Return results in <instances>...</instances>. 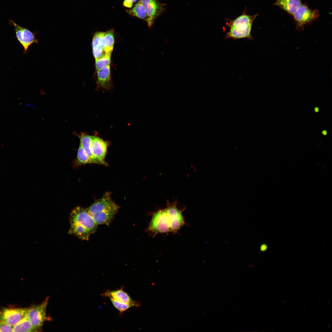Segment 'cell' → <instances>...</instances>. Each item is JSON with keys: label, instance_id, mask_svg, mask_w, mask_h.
<instances>
[{"label": "cell", "instance_id": "obj_1", "mask_svg": "<svg viewBox=\"0 0 332 332\" xmlns=\"http://www.w3.org/2000/svg\"><path fill=\"white\" fill-rule=\"evenodd\" d=\"M69 221L70 228L68 233L82 240H88L90 235L96 231L98 225L87 209L80 206L72 211Z\"/></svg>", "mask_w": 332, "mask_h": 332}, {"label": "cell", "instance_id": "obj_2", "mask_svg": "<svg viewBox=\"0 0 332 332\" xmlns=\"http://www.w3.org/2000/svg\"><path fill=\"white\" fill-rule=\"evenodd\" d=\"M110 193H105L86 209L97 224L109 226L119 207L111 199Z\"/></svg>", "mask_w": 332, "mask_h": 332}, {"label": "cell", "instance_id": "obj_3", "mask_svg": "<svg viewBox=\"0 0 332 332\" xmlns=\"http://www.w3.org/2000/svg\"><path fill=\"white\" fill-rule=\"evenodd\" d=\"M259 14L250 15L246 12L245 7L242 14L234 20H227L226 25L229 28L225 39L235 40L247 38L253 40L251 31L254 21Z\"/></svg>", "mask_w": 332, "mask_h": 332}, {"label": "cell", "instance_id": "obj_4", "mask_svg": "<svg viewBox=\"0 0 332 332\" xmlns=\"http://www.w3.org/2000/svg\"><path fill=\"white\" fill-rule=\"evenodd\" d=\"M171 225L170 217L165 208L160 209L153 213L148 230L154 236L171 232Z\"/></svg>", "mask_w": 332, "mask_h": 332}, {"label": "cell", "instance_id": "obj_5", "mask_svg": "<svg viewBox=\"0 0 332 332\" xmlns=\"http://www.w3.org/2000/svg\"><path fill=\"white\" fill-rule=\"evenodd\" d=\"M48 299L49 298L46 297L41 303L33 305L27 308L26 317L38 331L42 330L44 323L47 320L46 311Z\"/></svg>", "mask_w": 332, "mask_h": 332}, {"label": "cell", "instance_id": "obj_6", "mask_svg": "<svg viewBox=\"0 0 332 332\" xmlns=\"http://www.w3.org/2000/svg\"><path fill=\"white\" fill-rule=\"evenodd\" d=\"M105 295L109 298L114 306L121 313L132 306L138 305L122 289L108 291Z\"/></svg>", "mask_w": 332, "mask_h": 332}, {"label": "cell", "instance_id": "obj_7", "mask_svg": "<svg viewBox=\"0 0 332 332\" xmlns=\"http://www.w3.org/2000/svg\"><path fill=\"white\" fill-rule=\"evenodd\" d=\"M298 30H302L304 26L315 21L319 16L318 10H312L305 4H301L293 14Z\"/></svg>", "mask_w": 332, "mask_h": 332}, {"label": "cell", "instance_id": "obj_8", "mask_svg": "<svg viewBox=\"0 0 332 332\" xmlns=\"http://www.w3.org/2000/svg\"><path fill=\"white\" fill-rule=\"evenodd\" d=\"M144 6L146 12L147 22L150 29L156 19L165 10L166 5L158 0H138Z\"/></svg>", "mask_w": 332, "mask_h": 332}, {"label": "cell", "instance_id": "obj_9", "mask_svg": "<svg viewBox=\"0 0 332 332\" xmlns=\"http://www.w3.org/2000/svg\"><path fill=\"white\" fill-rule=\"evenodd\" d=\"M177 201L170 203L167 201V206L165 208L171 218V232L176 233L185 224V222L182 212L185 209H180L178 208Z\"/></svg>", "mask_w": 332, "mask_h": 332}, {"label": "cell", "instance_id": "obj_10", "mask_svg": "<svg viewBox=\"0 0 332 332\" xmlns=\"http://www.w3.org/2000/svg\"><path fill=\"white\" fill-rule=\"evenodd\" d=\"M27 308H3L0 309V320L14 326L26 317Z\"/></svg>", "mask_w": 332, "mask_h": 332}, {"label": "cell", "instance_id": "obj_11", "mask_svg": "<svg viewBox=\"0 0 332 332\" xmlns=\"http://www.w3.org/2000/svg\"><path fill=\"white\" fill-rule=\"evenodd\" d=\"M108 146L106 142L98 137L93 136L91 144L92 153L98 164L108 165L105 160Z\"/></svg>", "mask_w": 332, "mask_h": 332}, {"label": "cell", "instance_id": "obj_12", "mask_svg": "<svg viewBox=\"0 0 332 332\" xmlns=\"http://www.w3.org/2000/svg\"><path fill=\"white\" fill-rule=\"evenodd\" d=\"M9 23L14 26L17 37L25 51H27L31 44L38 42L34 34L30 31L17 24L13 20H10Z\"/></svg>", "mask_w": 332, "mask_h": 332}, {"label": "cell", "instance_id": "obj_13", "mask_svg": "<svg viewBox=\"0 0 332 332\" xmlns=\"http://www.w3.org/2000/svg\"><path fill=\"white\" fill-rule=\"evenodd\" d=\"M97 83L99 88L108 89L112 85L110 65L97 71Z\"/></svg>", "mask_w": 332, "mask_h": 332}, {"label": "cell", "instance_id": "obj_14", "mask_svg": "<svg viewBox=\"0 0 332 332\" xmlns=\"http://www.w3.org/2000/svg\"><path fill=\"white\" fill-rule=\"evenodd\" d=\"M301 4V0H276L274 4L292 15Z\"/></svg>", "mask_w": 332, "mask_h": 332}, {"label": "cell", "instance_id": "obj_15", "mask_svg": "<svg viewBox=\"0 0 332 332\" xmlns=\"http://www.w3.org/2000/svg\"><path fill=\"white\" fill-rule=\"evenodd\" d=\"M114 43V31L110 30L105 32L101 41V45L106 53L111 54Z\"/></svg>", "mask_w": 332, "mask_h": 332}, {"label": "cell", "instance_id": "obj_16", "mask_svg": "<svg viewBox=\"0 0 332 332\" xmlns=\"http://www.w3.org/2000/svg\"><path fill=\"white\" fill-rule=\"evenodd\" d=\"M93 136L82 133L79 136L80 144L82 147L92 163L98 164L92 153L91 149V141Z\"/></svg>", "mask_w": 332, "mask_h": 332}, {"label": "cell", "instance_id": "obj_17", "mask_svg": "<svg viewBox=\"0 0 332 332\" xmlns=\"http://www.w3.org/2000/svg\"><path fill=\"white\" fill-rule=\"evenodd\" d=\"M127 12L129 14L146 21L147 15L145 9L142 3L138 0V2L129 9H127Z\"/></svg>", "mask_w": 332, "mask_h": 332}, {"label": "cell", "instance_id": "obj_18", "mask_svg": "<svg viewBox=\"0 0 332 332\" xmlns=\"http://www.w3.org/2000/svg\"><path fill=\"white\" fill-rule=\"evenodd\" d=\"M35 328L26 317L13 326V332H35Z\"/></svg>", "mask_w": 332, "mask_h": 332}, {"label": "cell", "instance_id": "obj_19", "mask_svg": "<svg viewBox=\"0 0 332 332\" xmlns=\"http://www.w3.org/2000/svg\"><path fill=\"white\" fill-rule=\"evenodd\" d=\"M90 163H92L91 160L80 144L77 151V157L74 162V165L76 166H79Z\"/></svg>", "mask_w": 332, "mask_h": 332}, {"label": "cell", "instance_id": "obj_20", "mask_svg": "<svg viewBox=\"0 0 332 332\" xmlns=\"http://www.w3.org/2000/svg\"><path fill=\"white\" fill-rule=\"evenodd\" d=\"M111 56V54H107L101 58L95 60V67L97 71L110 65Z\"/></svg>", "mask_w": 332, "mask_h": 332}, {"label": "cell", "instance_id": "obj_21", "mask_svg": "<svg viewBox=\"0 0 332 332\" xmlns=\"http://www.w3.org/2000/svg\"><path fill=\"white\" fill-rule=\"evenodd\" d=\"M93 55L95 60L101 58L107 54L101 45L92 48Z\"/></svg>", "mask_w": 332, "mask_h": 332}, {"label": "cell", "instance_id": "obj_22", "mask_svg": "<svg viewBox=\"0 0 332 332\" xmlns=\"http://www.w3.org/2000/svg\"><path fill=\"white\" fill-rule=\"evenodd\" d=\"M105 33V32H97L94 34L92 41V48L101 45L102 39Z\"/></svg>", "mask_w": 332, "mask_h": 332}, {"label": "cell", "instance_id": "obj_23", "mask_svg": "<svg viewBox=\"0 0 332 332\" xmlns=\"http://www.w3.org/2000/svg\"><path fill=\"white\" fill-rule=\"evenodd\" d=\"M0 332H13V326L0 320Z\"/></svg>", "mask_w": 332, "mask_h": 332}, {"label": "cell", "instance_id": "obj_24", "mask_svg": "<svg viewBox=\"0 0 332 332\" xmlns=\"http://www.w3.org/2000/svg\"><path fill=\"white\" fill-rule=\"evenodd\" d=\"M133 3V2L131 0H124L123 2V5L126 7L131 8Z\"/></svg>", "mask_w": 332, "mask_h": 332}, {"label": "cell", "instance_id": "obj_25", "mask_svg": "<svg viewBox=\"0 0 332 332\" xmlns=\"http://www.w3.org/2000/svg\"><path fill=\"white\" fill-rule=\"evenodd\" d=\"M267 248V246L264 244H263L261 245L260 248V250L262 251H263L265 250Z\"/></svg>", "mask_w": 332, "mask_h": 332}, {"label": "cell", "instance_id": "obj_26", "mask_svg": "<svg viewBox=\"0 0 332 332\" xmlns=\"http://www.w3.org/2000/svg\"><path fill=\"white\" fill-rule=\"evenodd\" d=\"M315 109H316H316H315V111H316V112H318V108H315Z\"/></svg>", "mask_w": 332, "mask_h": 332}, {"label": "cell", "instance_id": "obj_27", "mask_svg": "<svg viewBox=\"0 0 332 332\" xmlns=\"http://www.w3.org/2000/svg\"><path fill=\"white\" fill-rule=\"evenodd\" d=\"M131 0L133 2V3H135V2H136L137 1V0Z\"/></svg>", "mask_w": 332, "mask_h": 332}]
</instances>
